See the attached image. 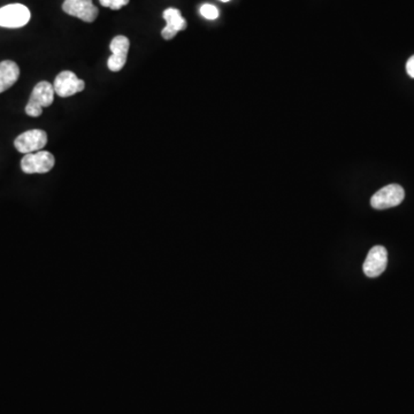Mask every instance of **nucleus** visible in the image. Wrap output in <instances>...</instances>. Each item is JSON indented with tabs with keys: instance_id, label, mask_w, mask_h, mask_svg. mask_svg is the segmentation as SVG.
Returning a JSON list of instances; mask_svg holds the SVG:
<instances>
[{
	"instance_id": "11",
	"label": "nucleus",
	"mask_w": 414,
	"mask_h": 414,
	"mask_svg": "<svg viewBox=\"0 0 414 414\" xmlns=\"http://www.w3.org/2000/svg\"><path fill=\"white\" fill-rule=\"evenodd\" d=\"M20 68L14 61L6 60L0 63V93L9 90L18 82Z\"/></svg>"
},
{
	"instance_id": "13",
	"label": "nucleus",
	"mask_w": 414,
	"mask_h": 414,
	"mask_svg": "<svg viewBox=\"0 0 414 414\" xmlns=\"http://www.w3.org/2000/svg\"><path fill=\"white\" fill-rule=\"evenodd\" d=\"M102 6L111 9H121L129 4V0H100Z\"/></svg>"
},
{
	"instance_id": "15",
	"label": "nucleus",
	"mask_w": 414,
	"mask_h": 414,
	"mask_svg": "<svg viewBox=\"0 0 414 414\" xmlns=\"http://www.w3.org/2000/svg\"><path fill=\"white\" fill-rule=\"evenodd\" d=\"M220 1H223V3H228L230 0H220Z\"/></svg>"
},
{
	"instance_id": "7",
	"label": "nucleus",
	"mask_w": 414,
	"mask_h": 414,
	"mask_svg": "<svg viewBox=\"0 0 414 414\" xmlns=\"http://www.w3.org/2000/svg\"><path fill=\"white\" fill-rule=\"evenodd\" d=\"M63 9L68 16L85 22H93L98 16V9L93 5L92 0H65Z\"/></svg>"
},
{
	"instance_id": "5",
	"label": "nucleus",
	"mask_w": 414,
	"mask_h": 414,
	"mask_svg": "<svg viewBox=\"0 0 414 414\" xmlns=\"http://www.w3.org/2000/svg\"><path fill=\"white\" fill-rule=\"evenodd\" d=\"M46 143H48V134L44 130L33 129L18 136L14 141V147L18 152L28 154L42 150Z\"/></svg>"
},
{
	"instance_id": "4",
	"label": "nucleus",
	"mask_w": 414,
	"mask_h": 414,
	"mask_svg": "<svg viewBox=\"0 0 414 414\" xmlns=\"http://www.w3.org/2000/svg\"><path fill=\"white\" fill-rule=\"evenodd\" d=\"M405 197V191L398 184H389L376 191L371 198V205L376 210H387L398 206Z\"/></svg>"
},
{
	"instance_id": "6",
	"label": "nucleus",
	"mask_w": 414,
	"mask_h": 414,
	"mask_svg": "<svg viewBox=\"0 0 414 414\" xmlns=\"http://www.w3.org/2000/svg\"><path fill=\"white\" fill-rule=\"evenodd\" d=\"M53 87L54 92L57 93L58 96L67 98L85 90V83L83 80L76 76L75 73L65 70L59 73V75L55 78Z\"/></svg>"
},
{
	"instance_id": "14",
	"label": "nucleus",
	"mask_w": 414,
	"mask_h": 414,
	"mask_svg": "<svg viewBox=\"0 0 414 414\" xmlns=\"http://www.w3.org/2000/svg\"><path fill=\"white\" fill-rule=\"evenodd\" d=\"M406 72H408V76L414 78V55H412L406 63Z\"/></svg>"
},
{
	"instance_id": "2",
	"label": "nucleus",
	"mask_w": 414,
	"mask_h": 414,
	"mask_svg": "<svg viewBox=\"0 0 414 414\" xmlns=\"http://www.w3.org/2000/svg\"><path fill=\"white\" fill-rule=\"evenodd\" d=\"M31 11L22 4H11L0 9V27L16 28L24 27L31 20Z\"/></svg>"
},
{
	"instance_id": "12",
	"label": "nucleus",
	"mask_w": 414,
	"mask_h": 414,
	"mask_svg": "<svg viewBox=\"0 0 414 414\" xmlns=\"http://www.w3.org/2000/svg\"><path fill=\"white\" fill-rule=\"evenodd\" d=\"M201 14L207 20H216L219 16V9H216L214 5L205 4L201 7Z\"/></svg>"
},
{
	"instance_id": "1",
	"label": "nucleus",
	"mask_w": 414,
	"mask_h": 414,
	"mask_svg": "<svg viewBox=\"0 0 414 414\" xmlns=\"http://www.w3.org/2000/svg\"><path fill=\"white\" fill-rule=\"evenodd\" d=\"M54 100V87L50 82H39L36 87H33L31 98L26 106V113L29 117H41L43 113V107H48L52 105Z\"/></svg>"
},
{
	"instance_id": "10",
	"label": "nucleus",
	"mask_w": 414,
	"mask_h": 414,
	"mask_svg": "<svg viewBox=\"0 0 414 414\" xmlns=\"http://www.w3.org/2000/svg\"><path fill=\"white\" fill-rule=\"evenodd\" d=\"M164 18L167 22V26L162 29L161 36L166 41L174 38L179 31L186 29V18L182 16L179 9H166L165 12H164Z\"/></svg>"
},
{
	"instance_id": "9",
	"label": "nucleus",
	"mask_w": 414,
	"mask_h": 414,
	"mask_svg": "<svg viewBox=\"0 0 414 414\" xmlns=\"http://www.w3.org/2000/svg\"><path fill=\"white\" fill-rule=\"evenodd\" d=\"M130 42L126 36L119 35L112 39L111 48L112 55L108 58L107 66L112 72H120L124 67L127 61V55L129 51Z\"/></svg>"
},
{
	"instance_id": "8",
	"label": "nucleus",
	"mask_w": 414,
	"mask_h": 414,
	"mask_svg": "<svg viewBox=\"0 0 414 414\" xmlns=\"http://www.w3.org/2000/svg\"><path fill=\"white\" fill-rule=\"evenodd\" d=\"M388 265V253L383 246L376 245L371 249L363 262V273L368 277H378L383 273Z\"/></svg>"
},
{
	"instance_id": "3",
	"label": "nucleus",
	"mask_w": 414,
	"mask_h": 414,
	"mask_svg": "<svg viewBox=\"0 0 414 414\" xmlns=\"http://www.w3.org/2000/svg\"><path fill=\"white\" fill-rule=\"evenodd\" d=\"M55 164L54 156L48 151L28 154L22 158L21 169L26 174H46Z\"/></svg>"
}]
</instances>
